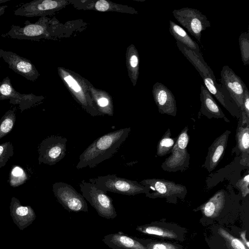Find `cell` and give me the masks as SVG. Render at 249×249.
I'll use <instances>...</instances> for the list:
<instances>
[{"label":"cell","mask_w":249,"mask_h":249,"mask_svg":"<svg viewBox=\"0 0 249 249\" xmlns=\"http://www.w3.org/2000/svg\"><path fill=\"white\" fill-rule=\"evenodd\" d=\"M15 109L7 111L0 119V139L7 135L13 129L16 122Z\"/></svg>","instance_id":"603a6c76"},{"label":"cell","mask_w":249,"mask_h":249,"mask_svg":"<svg viewBox=\"0 0 249 249\" xmlns=\"http://www.w3.org/2000/svg\"><path fill=\"white\" fill-rule=\"evenodd\" d=\"M240 236L242 242L244 244L245 246L249 249V243L246 238V231H244L240 232Z\"/></svg>","instance_id":"e575fe53"},{"label":"cell","mask_w":249,"mask_h":249,"mask_svg":"<svg viewBox=\"0 0 249 249\" xmlns=\"http://www.w3.org/2000/svg\"><path fill=\"white\" fill-rule=\"evenodd\" d=\"M169 32L177 41L189 48L200 52L198 45L188 35L186 31L171 20L169 21Z\"/></svg>","instance_id":"ffe728a7"},{"label":"cell","mask_w":249,"mask_h":249,"mask_svg":"<svg viewBox=\"0 0 249 249\" xmlns=\"http://www.w3.org/2000/svg\"><path fill=\"white\" fill-rule=\"evenodd\" d=\"M136 230L142 233L154 235L161 237L176 238L177 235L173 231L153 225H142L138 226Z\"/></svg>","instance_id":"44dd1931"},{"label":"cell","mask_w":249,"mask_h":249,"mask_svg":"<svg viewBox=\"0 0 249 249\" xmlns=\"http://www.w3.org/2000/svg\"><path fill=\"white\" fill-rule=\"evenodd\" d=\"M139 63L138 57L137 55H132L130 59V64L132 68H136L138 66Z\"/></svg>","instance_id":"836d02e7"},{"label":"cell","mask_w":249,"mask_h":249,"mask_svg":"<svg viewBox=\"0 0 249 249\" xmlns=\"http://www.w3.org/2000/svg\"><path fill=\"white\" fill-rule=\"evenodd\" d=\"M9 100V103L18 105L21 112L38 104L42 97L33 93H20L13 87L9 76L0 82V101Z\"/></svg>","instance_id":"9c48e42d"},{"label":"cell","mask_w":249,"mask_h":249,"mask_svg":"<svg viewBox=\"0 0 249 249\" xmlns=\"http://www.w3.org/2000/svg\"><path fill=\"white\" fill-rule=\"evenodd\" d=\"M236 186L240 190L243 197H246L249 194V175L247 174L236 183Z\"/></svg>","instance_id":"f1b7e54d"},{"label":"cell","mask_w":249,"mask_h":249,"mask_svg":"<svg viewBox=\"0 0 249 249\" xmlns=\"http://www.w3.org/2000/svg\"><path fill=\"white\" fill-rule=\"evenodd\" d=\"M14 154V147L10 142L0 144V168L4 166Z\"/></svg>","instance_id":"83f0119b"},{"label":"cell","mask_w":249,"mask_h":249,"mask_svg":"<svg viewBox=\"0 0 249 249\" xmlns=\"http://www.w3.org/2000/svg\"><path fill=\"white\" fill-rule=\"evenodd\" d=\"M225 203V192L224 190H220L197 209L201 210L206 216L214 218L217 216L222 211Z\"/></svg>","instance_id":"d6986e66"},{"label":"cell","mask_w":249,"mask_h":249,"mask_svg":"<svg viewBox=\"0 0 249 249\" xmlns=\"http://www.w3.org/2000/svg\"><path fill=\"white\" fill-rule=\"evenodd\" d=\"M188 131V126H186L177 137L170 155L161 164V168L164 171H182L188 168L190 157L187 149L189 141Z\"/></svg>","instance_id":"277c9868"},{"label":"cell","mask_w":249,"mask_h":249,"mask_svg":"<svg viewBox=\"0 0 249 249\" xmlns=\"http://www.w3.org/2000/svg\"><path fill=\"white\" fill-rule=\"evenodd\" d=\"M247 117L249 118V92L246 87L245 88L243 98V110Z\"/></svg>","instance_id":"4dcf8cb0"},{"label":"cell","mask_w":249,"mask_h":249,"mask_svg":"<svg viewBox=\"0 0 249 249\" xmlns=\"http://www.w3.org/2000/svg\"><path fill=\"white\" fill-rule=\"evenodd\" d=\"M53 191L58 202L71 212H88V204L82 195L71 185L63 182L53 184Z\"/></svg>","instance_id":"8992f818"},{"label":"cell","mask_w":249,"mask_h":249,"mask_svg":"<svg viewBox=\"0 0 249 249\" xmlns=\"http://www.w3.org/2000/svg\"><path fill=\"white\" fill-rule=\"evenodd\" d=\"M11 0H0V4L6 2L7 1H9Z\"/></svg>","instance_id":"74e56055"},{"label":"cell","mask_w":249,"mask_h":249,"mask_svg":"<svg viewBox=\"0 0 249 249\" xmlns=\"http://www.w3.org/2000/svg\"><path fill=\"white\" fill-rule=\"evenodd\" d=\"M218 231L232 249H248L241 240L233 236L224 229L220 228Z\"/></svg>","instance_id":"4316f807"},{"label":"cell","mask_w":249,"mask_h":249,"mask_svg":"<svg viewBox=\"0 0 249 249\" xmlns=\"http://www.w3.org/2000/svg\"><path fill=\"white\" fill-rule=\"evenodd\" d=\"M230 133V130L225 131L209 147L203 165L209 172L213 170L222 159Z\"/></svg>","instance_id":"5bb4252c"},{"label":"cell","mask_w":249,"mask_h":249,"mask_svg":"<svg viewBox=\"0 0 249 249\" xmlns=\"http://www.w3.org/2000/svg\"><path fill=\"white\" fill-rule=\"evenodd\" d=\"M89 181L94 184L105 192H110L127 196H135L148 192L147 188L136 180L108 174L89 178Z\"/></svg>","instance_id":"7a4b0ae2"},{"label":"cell","mask_w":249,"mask_h":249,"mask_svg":"<svg viewBox=\"0 0 249 249\" xmlns=\"http://www.w3.org/2000/svg\"><path fill=\"white\" fill-rule=\"evenodd\" d=\"M28 179L27 174L21 167L14 165L11 167L8 180L11 186L18 187L24 184Z\"/></svg>","instance_id":"d4e9b609"},{"label":"cell","mask_w":249,"mask_h":249,"mask_svg":"<svg viewBox=\"0 0 249 249\" xmlns=\"http://www.w3.org/2000/svg\"><path fill=\"white\" fill-rule=\"evenodd\" d=\"M67 139L58 135H52L44 139L38 146V162L53 165L66 155Z\"/></svg>","instance_id":"ba28073f"},{"label":"cell","mask_w":249,"mask_h":249,"mask_svg":"<svg viewBox=\"0 0 249 249\" xmlns=\"http://www.w3.org/2000/svg\"><path fill=\"white\" fill-rule=\"evenodd\" d=\"M79 187L83 196L95 209L99 215L107 219H114L117 216L112 199L106 192L84 180L80 183Z\"/></svg>","instance_id":"3957f363"},{"label":"cell","mask_w":249,"mask_h":249,"mask_svg":"<svg viewBox=\"0 0 249 249\" xmlns=\"http://www.w3.org/2000/svg\"><path fill=\"white\" fill-rule=\"evenodd\" d=\"M64 80L69 86L75 92H78L81 91V89L76 80H75L70 75H68L64 77Z\"/></svg>","instance_id":"1f68e13d"},{"label":"cell","mask_w":249,"mask_h":249,"mask_svg":"<svg viewBox=\"0 0 249 249\" xmlns=\"http://www.w3.org/2000/svg\"><path fill=\"white\" fill-rule=\"evenodd\" d=\"M152 93L160 114L176 116L177 109L175 97L169 89L158 82L153 86Z\"/></svg>","instance_id":"7c38bea8"},{"label":"cell","mask_w":249,"mask_h":249,"mask_svg":"<svg viewBox=\"0 0 249 249\" xmlns=\"http://www.w3.org/2000/svg\"><path fill=\"white\" fill-rule=\"evenodd\" d=\"M236 148L243 154H249V126H241L237 130Z\"/></svg>","instance_id":"cb8c5ba5"},{"label":"cell","mask_w":249,"mask_h":249,"mask_svg":"<svg viewBox=\"0 0 249 249\" xmlns=\"http://www.w3.org/2000/svg\"><path fill=\"white\" fill-rule=\"evenodd\" d=\"M242 112V125L243 126L245 124H246L247 126H249V118H248L245 112L243 111H241Z\"/></svg>","instance_id":"d590c367"},{"label":"cell","mask_w":249,"mask_h":249,"mask_svg":"<svg viewBox=\"0 0 249 249\" xmlns=\"http://www.w3.org/2000/svg\"><path fill=\"white\" fill-rule=\"evenodd\" d=\"M200 99L201 107L199 115H204L209 119L212 118L223 119L227 123L230 122L204 85L201 86Z\"/></svg>","instance_id":"9a60e30c"},{"label":"cell","mask_w":249,"mask_h":249,"mask_svg":"<svg viewBox=\"0 0 249 249\" xmlns=\"http://www.w3.org/2000/svg\"><path fill=\"white\" fill-rule=\"evenodd\" d=\"M173 14L179 23L199 42L202 32L211 26L206 16L196 9L184 7L175 9Z\"/></svg>","instance_id":"5b68a950"},{"label":"cell","mask_w":249,"mask_h":249,"mask_svg":"<svg viewBox=\"0 0 249 249\" xmlns=\"http://www.w3.org/2000/svg\"><path fill=\"white\" fill-rule=\"evenodd\" d=\"M130 131V127H126L98 138L80 155L76 168H93L111 158L126 140Z\"/></svg>","instance_id":"6da1fadb"},{"label":"cell","mask_w":249,"mask_h":249,"mask_svg":"<svg viewBox=\"0 0 249 249\" xmlns=\"http://www.w3.org/2000/svg\"><path fill=\"white\" fill-rule=\"evenodd\" d=\"M242 61L244 66L249 64V32H243L239 37Z\"/></svg>","instance_id":"484cf974"},{"label":"cell","mask_w":249,"mask_h":249,"mask_svg":"<svg viewBox=\"0 0 249 249\" xmlns=\"http://www.w3.org/2000/svg\"><path fill=\"white\" fill-rule=\"evenodd\" d=\"M203 80L204 86L209 92L216 98L224 108L231 113L234 111L233 106L236 105L221 84L217 83L216 79L211 76H206L203 78Z\"/></svg>","instance_id":"ac0fdd59"},{"label":"cell","mask_w":249,"mask_h":249,"mask_svg":"<svg viewBox=\"0 0 249 249\" xmlns=\"http://www.w3.org/2000/svg\"><path fill=\"white\" fill-rule=\"evenodd\" d=\"M95 7L98 11L104 12L108 10L109 4L105 0H100L96 2Z\"/></svg>","instance_id":"d6a6232c"},{"label":"cell","mask_w":249,"mask_h":249,"mask_svg":"<svg viewBox=\"0 0 249 249\" xmlns=\"http://www.w3.org/2000/svg\"><path fill=\"white\" fill-rule=\"evenodd\" d=\"M7 7V5L0 6V17L5 13V9Z\"/></svg>","instance_id":"8d00e7d4"},{"label":"cell","mask_w":249,"mask_h":249,"mask_svg":"<svg viewBox=\"0 0 249 249\" xmlns=\"http://www.w3.org/2000/svg\"><path fill=\"white\" fill-rule=\"evenodd\" d=\"M142 244L148 249H179L178 247L168 243L151 242Z\"/></svg>","instance_id":"f546056e"},{"label":"cell","mask_w":249,"mask_h":249,"mask_svg":"<svg viewBox=\"0 0 249 249\" xmlns=\"http://www.w3.org/2000/svg\"><path fill=\"white\" fill-rule=\"evenodd\" d=\"M102 240L112 249H148L136 238L121 232L107 234Z\"/></svg>","instance_id":"e0dca14e"},{"label":"cell","mask_w":249,"mask_h":249,"mask_svg":"<svg viewBox=\"0 0 249 249\" xmlns=\"http://www.w3.org/2000/svg\"><path fill=\"white\" fill-rule=\"evenodd\" d=\"M176 44L183 55L195 67L202 79L206 76H211L216 79L213 71L204 61L200 52L189 48L177 41Z\"/></svg>","instance_id":"2e32d148"},{"label":"cell","mask_w":249,"mask_h":249,"mask_svg":"<svg viewBox=\"0 0 249 249\" xmlns=\"http://www.w3.org/2000/svg\"><path fill=\"white\" fill-rule=\"evenodd\" d=\"M221 82L237 107L243 110V98L247 87L241 78L228 66H224L220 72Z\"/></svg>","instance_id":"8fae6325"},{"label":"cell","mask_w":249,"mask_h":249,"mask_svg":"<svg viewBox=\"0 0 249 249\" xmlns=\"http://www.w3.org/2000/svg\"><path fill=\"white\" fill-rule=\"evenodd\" d=\"M1 58L10 69L29 81H35L39 75L35 66L30 60L16 53L0 49Z\"/></svg>","instance_id":"30bf717a"},{"label":"cell","mask_w":249,"mask_h":249,"mask_svg":"<svg viewBox=\"0 0 249 249\" xmlns=\"http://www.w3.org/2000/svg\"><path fill=\"white\" fill-rule=\"evenodd\" d=\"M171 135V130L168 128L158 142L156 153L158 156L162 157L171 153L177 140V137L172 138Z\"/></svg>","instance_id":"7402d4cb"},{"label":"cell","mask_w":249,"mask_h":249,"mask_svg":"<svg viewBox=\"0 0 249 249\" xmlns=\"http://www.w3.org/2000/svg\"><path fill=\"white\" fill-rule=\"evenodd\" d=\"M139 183L148 189L146 196L152 198L183 197L187 193L185 186L164 179L147 178Z\"/></svg>","instance_id":"52a82bcc"},{"label":"cell","mask_w":249,"mask_h":249,"mask_svg":"<svg viewBox=\"0 0 249 249\" xmlns=\"http://www.w3.org/2000/svg\"><path fill=\"white\" fill-rule=\"evenodd\" d=\"M10 215L13 222L21 231L30 226L36 218L30 206H23L16 197H12L10 205Z\"/></svg>","instance_id":"4fadbf2b"}]
</instances>
